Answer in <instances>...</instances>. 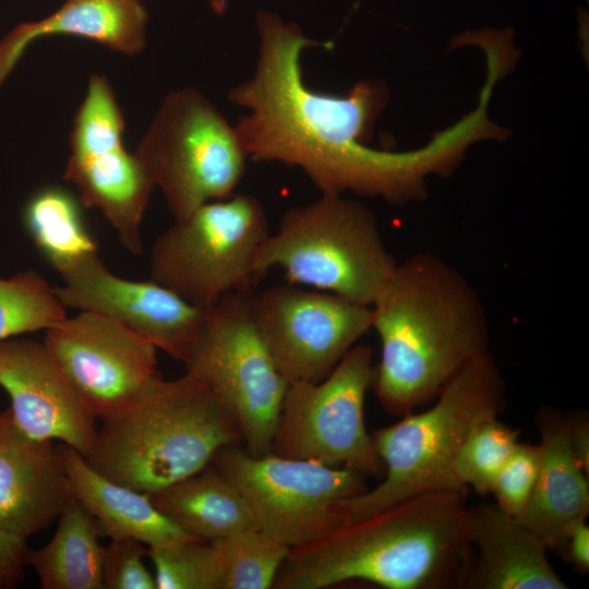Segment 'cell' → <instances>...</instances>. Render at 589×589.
Instances as JSON below:
<instances>
[{
  "label": "cell",
  "instance_id": "1",
  "mask_svg": "<svg viewBox=\"0 0 589 589\" xmlns=\"http://www.w3.org/2000/svg\"><path fill=\"white\" fill-rule=\"evenodd\" d=\"M255 25L253 74L229 92V100L245 109L235 127L249 158L297 167L321 194L352 193L390 203L422 197L425 177L446 173L462 159L469 139L458 125L417 151L369 147L388 100L385 85L360 82L345 96L316 92L303 80L301 55L325 44L274 12L260 11Z\"/></svg>",
  "mask_w": 589,
  "mask_h": 589
},
{
  "label": "cell",
  "instance_id": "2",
  "mask_svg": "<svg viewBox=\"0 0 589 589\" xmlns=\"http://www.w3.org/2000/svg\"><path fill=\"white\" fill-rule=\"evenodd\" d=\"M469 515L464 491L417 494L290 549L272 588L364 580L388 589H464L473 557Z\"/></svg>",
  "mask_w": 589,
  "mask_h": 589
},
{
  "label": "cell",
  "instance_id": "3",
  "mask_svg": "<svg viewBox=\"0 0 589 589\" xmlns=\"http://www.w3.org/2000/svg\"><path fill=\"white\" fill-rule=\"evenodd\" d=\"M370 306L381 341L372 387L390 414L431 404L462 368L489 352L480 296L435 254L420 252L397 263Z\"/></svg>",
  "mask_w": 589,
  "mask_h": 589
},
{
  "label": "cell",
  "instance_id": "4",
  "mask_svg": "<svg viewBox=\"0 0 589 589\" xmlns=\"http://www.w3.org/2000/svg\"><path fill=\"white\" fill-rule=\"evenodd\" d=\"M100 420L86 461L148 495L201 471L221 448L242 444L232 417L187 372L175 380L156 375L131 404Z\"/></svg>",
  "mask_w": 589,
  "mask_h": 589
},
{
  "label": "cell",
  "instance_id": "5",
  "mask_svg": "<svg viewBox=\"0 0 589 589\" xmlns=\"http://www.w3.org/2000/svg\"><path fill=\"white\" fill-rule=\"evenodd\" d=\"M432 402L371 433L385 472L374 489L333 504L341 522L423 492L457 490L452 469L461 446L477 426L506 407L505 382L490 351L462 368Z\"/></svg>",
  "mask_w": 589,
  "mask_h": 589
},
{
  "label": "cell",
  "instance_id": "6",
  "mask_svg": "<svg viewBox=\"0 0 589 589\" xmlns=\"http://www.w3.org/2000/svg\"><path fill=\"white\" fill-rule=\"evenodd\" d=\"M396 265L375 215L364 204L321 194L283 215L257 253L255 274L259 278L279 268L290 284L370 306Z\"/></svg>",
  "mask_w": 589,
  "mask_h": 589
},
{
  "label": "cell",
  "instance_id": "7",
  "mask_svg": "<svg viewBox=\"0 0 589 589\" xmlns=\"http://www.w3.org/2000/svg\"><path fill=\"white\" fill-rule=\"evenodd\" d=\"M261 202L239 193L205 203L160 233L151 249V279L204 310L228 293L251 289L268 237Z\"/></svg>",
  "mask_w": 589,
  "mask_h": 589
},
{
  "label": "cell",
  "instance_id": "8",
  "mask_svg": "<svg viewBox=\"0 0 589 589\" xmlns=\"http://www.w3.org/2000/svg\"><path fill=\"white\" fill-rule=\"evenodd\" d=\"M135 154L175 219L233 194L249 158L236 127L191 87L164 98Z\"/></svg>",
  "mask_w": 589,
  "mask_h": 589
},
{
  "label": "cell",
  "instance_id": "9",
  "mask_svg": "<svg viewBox=\"0 0 589 589\" xmlns=\"http://www.w3.org/2000/svg\"><path fill=\"white\" fill-rule=\"evenodd\" d=\"M251 293L252 289L228 293L207 310L183 364L232 417L244 449L264 456L272 454L289 384L256 332Z\"/></svg>",
  "mask_w": 589,
  "mask_h": 589
},
{
  "label": "cell",
  "instance_id": "10",
  "mask_svg": "<svg viewBox=\"0 0 589 589\" xmlns=\"http://www.w3.org/2000/svg\"><path fill=\"white\" fill-rule=\"evenodd\" d=\"M374 368L372 348L359 344L323 380L289 384L272 454L347 467L381 480L385 467L364 421Z\"/></svg>",
  "mask_w": 589,
  "mask_h": 589
},
{
  "label": "cell",
  "instance_id": "11",
  "mask_svg": "<svg viewBox=\"0 0 589 589\" xmlns=\"http://www.w3.org/2000/svg\"><path fill=\"white\" fill-rule=\"evenodd\" d=\"M211 464L239 489L259 530L289 549L341 525L333 504L369 489L365 476L350 468L274 454L253 456L240 445L221 448Z\"/></svg>",
  "mask_w": 589,
  "mask_h": 589
},
{
  "label": "cell",
  "instance_id": "12",
  "mask_svg": "<svg viewBox=\"0 0 589 589\" xmlns=\"http://www.w3.org/2000/svg\"><path fill=\"white\" fill-rule=\"evenodd\" d=\"M124 119L108 80L89 77L70 133L63 179L77 190L80 201L96 208L132 254L142 253L140 227L155 185L136 154L122 142Z\"/></svg>",
  "mask_w": 589,
  "mask_h": 589
},
{
  "label": "cell",
  "instance_id": "13",
  "mask_svg": "<svg viewBox=\"0 0 589 589\" xmlns=\"http://www.w3.org/2000/svg\"><path fill=\"white\" fill-rule=\"evenodd\" d=\"M250 311L288 384L323 380L372 328L371 306L290 283L252 291Z\"/></svg>",
  "mask_w": 589,
  "mask_h": 589
},
{
  "label": "cell",
  "instance_id": "14",
  "mask_svg": "<svg viewBox=\"0 0 589 589\" xmlns=\"http://www.w3.org/2000/svg\"><path fill=\"white\" fill-rule=\"evenodd\" d=\"M44 345L97 418L131 404L156 375V347L125 325L81 311L46 329Z\"/></svg>",
  "mask_w": 589,
  "mask_h": 589
},
{
  "label": "cell",
  "instance_id": "15",
  "mask_svg": "<svg viewBox=\"0 0 589 589\" xmlns=\"http://www.w3.org/2000/svg\"><path fill=\"white\" fill-rule=\"evenodd\" d=\"M62 278L53 290L64 308L108 316L183 363L207 310L195 306L167 287L113 275L97 252L56 269Z\"/></svg>",
  "mask_w": 589,
  "mask_h": 589
},
{
  "label": "cell",
  "instance_id": "16",
  "mask_svg": "<svg viewBox=\"0 0 589 589\" xmlns=\"http://www.w3.org/2000/svg\"><path fill=\"white\" fill-rule=\"evenodd\" d=\"M0 386L10 397L14 421L28 436L58 440L84 458L92 453L97 417L44 342L15 337L0 341Z\"/></svg>",
  "mask_w": 589,
  "mask_h": 589
},
{
  "label": "cell",
  "instance_id": "17",
  "mask_svg": "<svg viewBox=\"0 0 589 589\" xmlns=\"http://www.w3.org/2000/svg\"><path fill=\"white\" fill-rule=\"evenodd\" d=\"M72 498L59 447L23 432L0 411V530L26 540L47 528Z\"/></svg>",
  "mask_w": 589,
  "mask_h": 589
},
{
  "label": "cell",
  "instance_id": "18",
  "mask_svg": "<svg viewBox=\"0 0 589 589\" xmlns=\"http://www.w3.org/2000/svg\"><path fill=\"white\" fill-rule=\"evenodd\" d=\"M536 424L540 435L538 476L529 501L516 519L549 549L561 550L570 528L588 517V473L572 450L570 416L541 407Z\"/></svg>",
  "mask_w": 589,
  "mask_h": 589
},
{
  "label": "cell",
  "instance_id": "19",
  "mask_svg": "<svg viewBox=\"0 0 589 589\" xmlns=\"http://www.w3.org/2000/svg\"><path fill=\"white\" fill-rule=\"evenodd\" d=\"M473 550L464 589H566L553 569L548 545L495 504L470 506Z\"/></svg>",
  "mask_w": 589,
  "mask_h": 589
},
{
  "label": "cell",
  "instance_id": "20",
  "mask_svg": "<svg viewBox=\"0 0 589 589\" xmlns=\"http://www.w3.org/2000/svg\"><path fill=\"white\" fill-rule=\"evenodd\" d=\"M148 14L141 0H67L36 22L21 23L0 40V91L27 47L50 35H73L125 55L146 44Z\"/></svg>",
  "mask_w": 589,
  "mask_h": 589
},
{
  "label": "cell",
  "instance_id": "21",
  "mask_svg": "<svg viewBox=\"0 0 589 589\" xmlns=\"http://www.w3.org/2000/svg\"><path fill=\"white\" fill-rule=\"evenodd\" d=\"M58 447L71 494L96 520L100 533L132 538L148 548L197 540L168 519L148 494L106 478L72 447Z\"/></svg>",
  "mask_w": 589,
  "mask_h": 589
},
{
  "label": "cell",
  "instance_id": "22",
  "mask_svg": "<svg viewBox=\"0 0 589 589\" xmlns=\"http://www.w3.org/2000/svg\"><path fill=\"white\" fill-rule=\"evenodd\" d=\"M149 496L168 519L197 540L259 529L239 489L213 464Z\"/></svg>",
  "mask_w": 589,
  "mask_h": 589
},
{
  "label": "cell",
  "instance_id": "23",
  "mask_svg": "<svg viewBox=\"0 0 589 589\" xmlns=\"http://www.w3.org/2000/svg\"><path fill=\"white\" fill-rule=\"evenodd\" d=\"M92 515L72 496L59 515L51 540L28 550L27 564L43 589H104V550Z\"/></svg>",
  "mask_w": 589,
  "mask_h": 589
},
{
  "label": "cell",
  "instance_id": "24",
  "mask_svg": "<svg viewBox=\"0 0 589 589\" xmlns=\"http://www.w3.org/2000/svg\"><path fill=\"white\" fill-rule=\"evenodd\" d=\"M24 225L55 269L97 252L75 199L64 189L47 187L34 193L23 212Z\"/></svg>",
  "mask_w": 589,
  "mask_h": 589
},
{
  "label": "cell",
  "instance_id": "25",
  "mask_svg": "<svg viewBox=\"0 0 589 589\" xmlns=\"http://www.w3.org/2000/svg\"><path fill=\"white\" fill-rule=\"evenodd\" d=\"M217 589H267L290 549L259 529L243 530L211 541Z\"/></svg>",
  "mask_w": 589,
  "mask_h": 589
},
{
  "label": "cell",
  "instance_id": "26",
  "mask_svg": "<svg viewBox=\"0 0 589 589\" xmlns=\"http://www.w3.org/2000/svg\"><path fill=\"white\" fill-rule=\"evenodd\" d=\"M67 317L53 287L34 271L0 277V341L48 329Z\"/></svg>",
  "mask_w": 589,
  "mask_h": 589
},
{
  "label": "cell",
  "instance_id": "27",
  "mask_svg": "<svg viewBox=\"0 0 589 589\" xmlns=\"http://www.w3.org/2000/svg\"><path fill=\"white\" fill-rule=\"evenodd\" d=\"M498 418L482 422L461 446L452 469L455 489L491 493L496 476L519 442V431Z\"/></svg>",
  "mask_w": 589,
  "mask_h": 589
},
{
  "label": "cell",
  "instance_id": "28",
  "mask_svg": "<svg viewBox=\"0 0 589 589\" xmlns=\"http://www.w3.org/2000/svg\"><path fill=\"white\" fill-rule=\"evenodd\" d=\"M155 567L156 589H217L211 541L189 540L147 549Z\"/></svg>",
  "mask_w": 589,
  "mask_h": 589
},
{
  "label": "cell",
  "instance_id": "29",
  "mask_svg": "<svg viewBox=\"0 0 589 589\" xmlns=\"http://www.w3.org/2000/svg\"><path fill=\"white\" fill-rule=\"evenodd\" d=\"M538 469V444L518 442L493 482L491 493L495 496V505L517 518L529 501Z\"/></svg>",
  "mask_w": 589,
  "mask_h": 589
},
{
  "label": "cell",
  "instance_id": "30",
  "mask_svg": "<svg viewBox=\"0 0 589 589\" xmlns=\"http://www.w3.org/2000/svg\"><path fill=\"white\" fill-rule=\"evenodd\" d=\"M144 543L132 538L111 539L104 550V589H156L155 577L146 568Z\"/></svg>",
  "mask_w": 589,
  "mask_h": 589
},
{
  "label": "cell",
  "instance_id": "31",
  "mask_svg": "<svg viewBox=\"0 0 589 589\" xmlns=\"http://www.w3.org/2000/svg\"><path fill=\"white\" fill-rule=\"evenodd\" d=\"M25 541L0 530V589L22 582L28 552Z\"/></svg>",
  "mask_w": 589,
  "mask_h": 589
},
{
  "label": "cell",
  "instance_id": "32",
  "mask_svg": "<svg viewBox=\"0 0 589 589\" xmlns=\"http://www.w3.org/2000/svg\"><path fill=\"white\" fill-rule=\"evenodd\" d=\"M566 558L581 574L589 570V527L586 520L574 525L562 546Z\"/></svg>",
  "mask_w": 589,
  "mask_h": 589
},
{
  "label": "cell",
  "instance_id": "33",
  "mask_svg": "<svg viewBox=\"0 0 589 589\" xmlns=\"http://www.w3.org/2000/svg\"><path fill=\"white\" fill-rule=\"evenodd\" d=\"M570 446L575 458L589 474V420L585 413L572 417Z\"/></svg>",
  "mask_w": 589,
  "mask_h": 589
}]
</instances>
